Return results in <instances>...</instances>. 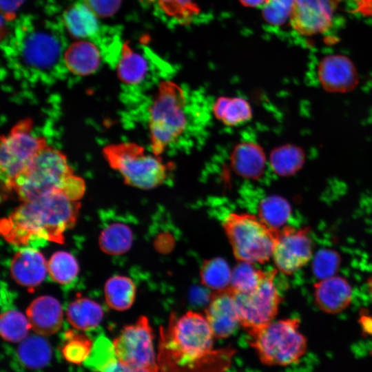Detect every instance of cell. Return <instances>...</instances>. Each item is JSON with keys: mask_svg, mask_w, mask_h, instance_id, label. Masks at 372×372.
<instances>
[{"mask_svg": "<svg viewBox=\"0 0 372 372\" xmlns=\"http://www.w3.org/2000/svg\"><path fill=\"white\" fill-rule=\"evenodd\" d=\"M67 45L61 23L32 14L17 18L2 43L11 68L35 80L55 78L67 71L63 63Z\"/></svg>", "mask_w": 372, "mask_h": 372, "instance_id": "6da1fadb", "label": "cell"}, {"mask_svg": "<svg viewBox=\"0 0 372 372\" xmlns=\"http://www.w3.org/2000/svg\"><path fill=\"white\" fill-rule=\"evenodd\" d=\"M81 205L61 191L22 202L0 223L1 236L16 246L51 241L63 243L64 232L76 221Z\"/></svg>", "mask_w": 372, "mask_h": 372, "instance_id": "7a4b0ae2", "label": "cell"}, {"mask_svg": "<svg viewBox=\"0 0 372 372\" xmlns=\"http://www.w3.org/2000/svg\"><path fill=\"white\" fill-rule=\"evenodd\" d=\"M185 88L169 81L160 83L148 110V128L152 153L192 145V138L203 127L204 116Z\"/></svg>", "mask_w": 372, "mask_h": 372, "instance_id": "3957f363", "label": "cell"}, {"mask_svg": "<svg viewBox=\"0 0 372 372\" xmlns=\"http://www.w3.org/2000/svg\"><path fill=\"white\" fill-rule=\"evenodd\" d=\"M67 156L48 145L14 180L10 192L21 202L32 201L56 191H61L67 179L74 174Z\"/></svg>", "mask_w": 372, "mask_h": 372, "instance_id": "277c9868", "label": "cell"}, {"mask_svg": "<svg viewBox=\"0 0 372 372\" xmlns=\"http://www.w3.org/2000/svg\"><path fill=\"white\" fill-rule=\"evenodd\" d=\"M298 318L271 321L249 333V344L260 362L269 366H288L297 362L305 353L307 340L300 331Z\"/></svg>", "mask_w": 372, "mask_h": 372, "instance_id": "5b68a950", "label": "cell"}, {"mask_svg": "<svg viewBox=\"0 0 372 372\" xmlns=\"http://www.w3.org/2000/svg\"><path fill=\"white\" fill-rule=\"evenodd\" d=\"M103 155L110 167L118 172L127 185L150 189L167 179L165 164L154 153L134 143H112L105 146Z\"/></svg>", "mask_w": 372, "mask_h": 372, "instance_id": "8992f818", "label": "cell"}, {"mask_svg": "<svg viewBox=\"0 0 372 372\" xmlns=\"http://www.w3.org/2000/svg\"><path fill=\"white\" fill-rule=\"evenodd\" d=\"M223 227L235 257L241 262L265 263L272 258L280 229L268 226L258 216L231 213Z\"/></svg>", "mask_w": 372, "mask_h": 372, "instance_id": "52a82bcc", "label": "cell"}, {"mask_svg": "<svg viewBox=\"0 0 372 372\" xmlns=\"http://www.w3.org/2000/svg\"><path fill=\"white\" fill-rule=\"evenodd\" d=\"M214 338L205 316L191 311L180 317L171 315L167 329L161 331L160 345L179 361L194 362L210 353Z\"/></svg>", "mask_w": 372, "mask_h": 372, "instance_id": "ba28073f", "label": "cell"}, {"mask_svg": "<svg viewBox=\"0 0 372 372\" xmlns=\"http://www.w3.org/2000/svg\"><path fill=\"white\" fill-rule=\"evenodd\" d=\"M33 121H18L1 137L0 176L3 189L10 192L14 180L48 144L44 136L33 132Z\"/></svg>", "mask_w": 372, "mask_h": 372, "instance_id": "9c48e42d", "label": "cell"}, {"mask_svg": "<svg viewBox=\"0 0 372 372\" xmlns=\"http://www.w3.org/2000/svg\"><path fill=\"white\" fill-rule=\"evenodd\" d=\"M277 269L267 271L260 284L244 293L233 292L240 325L251 333L269 324L276 316L281 296L274 284Z\"/></svg>", "mask_w": 372, "mask_h": 372, "instance_id": "30bf717a", "label": "cell"}, {"mask_svg": "<svg viewBox=\"0 0 372 372\" xmlns=\"http://www.w3.org/2000/svg\"><path fill=\"white\" fill-rule=\"evenodd\" d=\"M113 343L120 363L134 369L158 372L152 330L145 316H142L135 323L124 327Z\"/></svg>", "mask_w": 372, "mask_h": 372, "instance_id": "8fae6325", "label": "cell"}, {"mask_svg": "<svg viewBox=\"0 0 372 372\" xmlns=\"http://www.w3.org/2000/svg\"><path fill=\"white\" fill-rule=\"evenodd\" d=\"M312 254L309 227L285 226L280 229L272 256L277 270L291 275L308 263Z\"/></svg>", "mask_w": 372, "mask_h": 372, "instance_id": "7c38bea8", "label": "cell"}, {"mask_svg": "<svg viewBox=\"0 0 372 372\" xmlns=\"http://www.w3.org/2000/svg\"><path fill=\"white\" fill-rule=\"evenodd\" d=\"M340 0H295L289 19L291 28L304 36L327 31Z\"/></svg>", "mask_w": 372, "mask_h": 372, "instance_id": "4fadbf2b", "label": "cell"}, {"mask_svg": "<svg viewBox=\"0 0 372 372\" xmlns=\"http://www.w3.org/2000/svg\"><path fill=\"white\" fill-rule=\"evenodd\" d=\"M205 317L216 338H226L240 325L231 288L215 291L205 309Z\"/></svg>", "mask_w": 372, "mask_h": 372, "instance_id": "5bb4252c", "label": "cell"}, {"mask_svg": "<svg viewBox=\"0 0 372 372\" xmlns=\"http://www.w3.org/2000/svg\"><path fill=\"white\" fill-rule=\"evenodd\" d=\"M158 61L159 59L148 49L145 48L141 52L123 43L116 62V75L126 85H139L149 78Z\"/></svg>", "mask_w": 372, "mask_h": 372, "instance_id": "9a60e30c", "label": "cell"}, {"mask_svg": "<svg viewBox=\"0 0 372 372\" xmlns=\"http://www.w3.org/2000/svg\"><path fill=\"white\" fill-rule=\"evenodd\" d=\"M322 86L332 92H346L354 88L358 75L352 61L347 56L333 54L325 56L318 66Z\"/></svg>", "mask_w": 372, "mask_h": 372, "instance_id": "2e32d148", "label": "cell"}, {"mask_svg": "<svg viewBox=\"0 0 372 372\" xmlns=\"http://www.w3.org/2000/svg\"><path fill=\"white\" fill-rule=\"evenodd\" d=\"M316 306L323 312L337 314L345 310L353 298V289L343 277L332 276L320 279L313 285Z\"/></svg>", "mask_w": 372, "mask_h": 372, "instance_id": "e0dca14e", "label": "cell"}, {"mask_svg": "<svg viewBox=\"0 0 372 372\" xmlns=\"http://www.w3.org/2000/svg\"><path fill=\"white\" fill-rule=\"evenodd\" d=\"M48 271V263L43 254L30 247H25L17 251L10 264V272L13 279L30 290H32L43 282Z\"/></svg>", "mask_w": 372, "mask_h": 372, "instance_id": "ac0fdd59", "label": "cell"}, {"mask_svg": "<svg viewBox=\"0 0 372 372\" xmlns=\"http://www.w3.org/2000/svg\"><path fill=\"white\" fill-rule=\"evenodd\" d=\"M103 56L95 42L90 39H78L68 44L63 53V63L68 72L85 76L99 69Z\"/></svg>", "mask_w": 372, "mask_h": 372, "instance_id": "d6986e66", "label": "cell"}, {"mask_svg": "<svg viewBox=\"0 0 372 372\" xmlns=\"http://www.w3.org/2000/svg\"><path fill=\"white\" fill-rule=\"evenodd\" d=\"M31 328L38 335H50L61 327L63 310L59 302L50 296L34 299L26 309Z\"/></svg>", "mask_w": 372, "mask_h": 372, "instance_id": "ffe728a7", "label": "cell"}, {"mask_svg": "<svg viewBox=\"0 0 372 372\" xmlns=\"http://www.w3.org/2000/svg\"><path fill=\"white\" fill-rule=\"evenodd\" d=\"M99 19L85 3L79 0L63 12L61 23L72 37L93 41L103 27Z\"/></svg>", "mask_w": 372, "mask_h": 372, "instance_id": "44dd1931", "label": "cell"}, {"mask_svg": "<svg viewBox=\"0 0 372 372\" xmlns=\"http://www.w3.org/2000/svg\"><path fill=\"white\" fill-rule=\"evenodd\" d=\"M155 14L174 28L202 21L203 14L194 0H150Z\"/></svg>", "mask_w": 372, "mask_h": 372, "instance_id": "7402d4cb", "label": "cell"}, {"mask_svg": "<svg viewBox=\"0 0 372 372\" xmlns=\"http://www.w3.org/2000/svg\"><path fill=\"white\" fill-rule=\"evenodd\" d=\"M231 161L237 174L246 178H259L266 167L264 152L257 144L251 142L238 144L232 152Z\"/></svg>", "mask_w": 372, "mask_h": 372, "instance_id": "603a6c76", "label": "cell"}, {"mask_svg": "<svg viewBox=\"0 0 372 372\" xmlns=\"http://www.w3.org/2000/svg\"><path fill=\"white\" fill-rule=\"evenodd\" d=\"M66 316L75 329L87 331L96 327L101 322L103 312L95 301L83 296H77L68 306Z\"/></svg>", "mask_w": 372, "mask_h": 372, "instance_id": "cb8c5ba5", "label": "cell"}, {"mask_svg": "<svg viewBox=\"0 0 372 372\" xmlns=\"http://www.w3.org/2000/svg\"><path fill=\"white\" fill-rule=\"evenodd\" d=\"M212 111L217 119L229 127L245 124L252 116L248 101L240 97H220L214 103Z\"/></svg>", "mask_w": 372, "mask_h": 372, "instance_id": "d4e9b609", "label": "cell"}, {"mask_svg": "<svg viewBox=\"0 0 372 372\" xmlns=\"http://www.w3.org/2000/svg\"><path fill=\"white\" fill-rule=\"evenodd\" d=\"M36 335L26 337L17 349L21 362L29 369H40L48 364L52 357V350L48 342Z\"/></svg>", "mask_w": 372, "mask_h": 372, "instance_id": "484cf974", "label": "cell"}, {"mask_svg": "<svg viewBox=\"0 0 372 372\" xmlns=\"http://www.w3.org/2000/svg\"><path fill=\"white\" fill-rule=\"evenodd\" d=\"M133 233L131 228L123 223L116 222L106 226L99 236L101 249L109 255L126 253L132 245Z\"/></svg>", "mask_w": 372, "mask_h": 372, "instance_id": "4316f807", "label": "cell"}, {"mask_svg": "<svg viewBox=\"0 0 372 372\" xmlns=\"http://www.w3.org/2000/svg\"><path fill=\"white\" fill-rule=\"evenodd\" d=\"M104 291L106 302L111 308L124 311L132 305L136 287L130 278L123 276H114L106 282Z\"/></svg>", "mask_w": 372, "mask_h": 372, "instance_id": "83f0119b", "label": "cell"}, {"mask_svg": "<svg viewBox=\"0 0 372 372\" xmlns=\"http://www.w3.org/2000/svg\"><path fill=\"white\" fill-rule=\"evenodd\" d=\"M118 361L113 342L105 336L99 337L93 343L84 365L93 372H111Z\"/></svg>", "mask_w": 372, "mask_h": 372, "instance_id": "f1b7e54d", "label": "cell"}, {"mask_svg": "<svg viewBox=\"0 0 372 372\" xmlns=\"http://www.w3.org/2000/svg\"><path fill=\"white\" fill-rule=\"evenodd\" d=\"M303 151L296 146L287 145L276 149L270 156V165L280 176H290L299 170L304 163Z\"/></svg>", "mask_w": 372, "mask_h": 372, "instance_id": "f546056e", "label": "cell"}, {"mask_svg": "<svg viewBox=\"0 0 372 372\" xmlns=\"http://www.w3.org/2000/svg\"><path fill=\"white\" fill-rule=\"evenodd\" d=\"M231 272L227 262L220 258L205 260L200 269L201 282L215 291L230 286Z\"/></svg>", "mask_w": 372, "mask_h": 372, "instance_id": "4dcf8cb0", "label": "cell"}, {"mask_svg": "<svg viewBox=\"0 0 372 372\" xmlns=\"http://www.w3.org/2000/svg\"><path fill=\"white\" fill-rule=\"evenodd\" d=\"M30 329L28 318L19 311L10 309L1 313L0 333L4 340L10 342H21L27 337Z\"/></svg>", "mask_w": 372, "mask_h": 372, "instance_id": "1f68e13d", "label": "cell"}, {"mask_svg": "<svg viewBox=\"0 0 372 372\" xmlns=\"http://www.w3.org/2000/svg\"><path fill=\"white\" fill-rule=\"evenodd\" d=\"M291 214L288 202L278 196L265 198L258 206V217L268 226L280 229Z\"/></svg>", "mask_w": 372, "mask_h": 372, "instance_id": "d6a6232c", "label": "cell"}, {"mask_svg": "<svg viewBox=\"0 0 372 372\" xmlns=\"http://www.w3.org/2000/svg\"><path fill=\"white\" fill-rule=\"evenodd\" d=\"M64 338L61 348L63 358L72 364H83L91 352L94 342L86 335L73 330L67 331Z\"/></svg>", "mask_w": 372, "mask_h": 372, "instance_id": "836d02e7", "label": "cell"}, {"mask_svg": "<svg viewBox=\"0 0 372 372\" xmlns=\"http://www.w3.org/2000/svg\"><path fill=\"white\" fill-rule=\"evenodd\" d=\"M48 269L51 278L61 285L71 282L79 271L75 258L63 251H56L51 256Z\"/></svg>", "mask_w": 372, "mask_h": 372, "instance_id": "e575fe53", "label": "cell"}, {"mask_svg": "<svg viewBox=\"0 0 372 372\" xmlns=\"http://www.w3.org/2000/svg\"><path fill=\"white\" fill-rule=\"evenodd\" d=\"M266 273L252 263L241 262L232 270L229 287L234 292L249 291L260 284Z\"/></svg>", "mask_w": 372, "mask_h": 372, "instance_id": "d590c367", "label": "cell"}, {"mask_svg": "<svg viewBox=\"0 0 372 372\" xmlns=\"http://www.w3.org/2000/svg\"><path fill=\"white\" fill-rule=\"evenodd\" d=\"M295 0H267L261 8L264 21L271 27L282 25L289 21Z\"/></svg>", "mask_w": 372, "mask_h": 372, "instance_id": "8d00e7d4", "label": "cell"}, {"mask_svg": "<svg viewBox=\"0 0 372 372\" xmlns=\"http://www.w3.org/2000/svg\"><path fill=\"white\" fill-rule=\"evenodd\" d=\"M339 265V258L334 252L324 251L317 255L313 263L315 273L320 279L334 276L335 270Z\"/></svg>", "mask_w": 372, "mask_h": 372, "instance_id": "74e56055", "label": "cell"}, {"mask_svg": "<svg viewBox=\"0 0 372 372\" xmlns=\"http://www.w3.org/2000/svg\"><path fill=\"white\" fill-rule=\"evenodd\" d=\"M99 17L113 16L119 9L122 0H81Z\"/></svg>", "mask_w": 372, "mask_h": 372, "instance_id": "f35d334b", "label": "cell"}, {"mask_svg": "<svg viewBox=\"0 0 372 372\" xmlns=\"http://www.w3.org/2000/svg\"><path fill=\"white\" fill-rule=\"evenodd\" d=\"M85 191V184L83 179L74 174L67 179L62 189V192L74 201H79Z\"/></svg>", "mask_w": 372, "mask_h": 372, "instance_id": "ab89813d", "label": "cell"}, {"mask_svg": "<svg viewBox=\"0 0 372 372\" xmlns=\"http://www.w3.org/2000/svg\"><path fill=\"white\" fill-rule=\"evenodd\" d=\"M23 0H1V12L6 16L5 19L10 21L14 12L21 6Z\"/></svg>", "mask_w": 372, "mask_h": 372, "instance_id": "60d3db41", "label": "cell"}, {"mask_svg": "<svg viewBox=\"0 0 372 372\" xmlns=\"http://www.w3.org/2000/svg\"><path fill=\"white\" fill-rule=\"evenodd\" d=\"M111 372H151L145 369H134L124 365L119 362L116 366Z\"/></svg>", "mask_w": 372, "mask_h": 372, "instance_id": "b9f144b4", "label": "cell"}, {"mask_svg": "<svg viewBox=\"0 0 372 372\" xmlns=\"http://www.w3.org/2000/svg\"><path fill=\"white\" fill-rule=\"evenodd\" d=\"M246 6L254 8H262L267 0H240Z\"/></svg>", "mask_w": 372, "mask_h": 372, "instance_id": "7bdbcfd3", "label": "cell"}, {"mask_svg": "<svg viewBox=\"0 0 372 372\" xmlns=\"http://www.w3.org/2000/svg\"><path fill=\"white\" fill-rule=\"evenodd\" d=\"M367 288H368V291H369L371 299L372 300V273L371 274V276L369 277L367 280Z\"/></svg>", "mask_w": 372, "mask_h": 372, "instance_id": "ee69618b", "label": "cell"}]
</instances>
